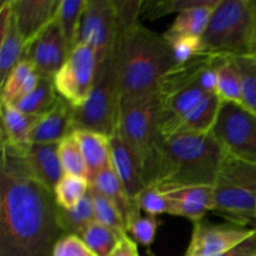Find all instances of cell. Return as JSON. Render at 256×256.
<instances>
[{
	"label": "cell",
	"mask_w": 256,
	"mask_h": 256,
	"mask_svg": "<svg viewBox=\"0 0 256 256\" xmlns=\"http://www.w3.org/2000/svg\"><path fill=\"white\" fill-rule=\"evenodd\" d=\"M54 192L32 175L24 152L2 142L0 256H52L64 236Z\"/></svg>",
	"instance_id": "1"
},
{
	"label": "cell",
	"mask_w": 256,
	"mask_h": 256,
	"mask_svg": "<svg viewBox=\"0 0 256 256\" xmlns=\"http://www.w3.org/2000/svg\"><path fill=\"white\" fill-rule=\"evenodd\" d=\"M114 56L122 104L155 94L162 78L176 66L164 34L142 22L118 30Z\"/></svg>",
	"instance_id": "2"
},
{
	"label": "cell",
	"mask_w": 256,
	"mask_h": 256,
	"mask_svg": "<svg viewBox=\"0 0 256 256\" xmlns=\"http://www.w3.org/2000/svg\"><path fill=\"white\" fill-rule=\"evenodd\" d=\"M226 152L212 132H182L160 138L150 185L160 190L214 186Z\"/></svg>",
	"instance_id": "3"
},
{
	"label": "cell",
	"mask_w": 256,
	"mask_h": 256,
	"mask_svg": "<svg viewBox=\"0 0 256 256\" xmlns=\"http://www.w3.org/2000/svg\"><path fill=\"white\" fill-rule=\"evenodd\" d=\"M255 14L256 0H220L202 36L204 54L250 55Z\"/></svg>",
	"instance_id": "4"
},
{
	"label": "cell",
	"mask_w": 256,
	"mask_h": 256,
	"mask_svg": "<svg viewBox=\"0 0 256 256\" xmlns=\"http://www.w3.org/2000/svg\"><path fill=\"white\" fill-rule=\"evenodd\" d=\"M159 124L160 102L156 92L122 104L118 132L134 155L146 186L154 176Z\"/></svg>",
	"instance_id": "5"
},
{
	"label": "cell",
	"mask_w": 256,
	"mask_h": 256,
	"mask_svg": "<svg viewBox=\"0 0 256 256\" xmlns=\"http://www.w3.org/2000/svg\"><path fill=\"white\" fill-rule=\"evenodd\" d=\"M215 209L226 222L250 228L256 222V165L225 155L214 184Z\"/></svg>",
	"instance_id": "6"
},
{
	"label": "cell",
	"mask_w": 256,
	"mask_h": 256,
	"mask_svg": "<svg viewBox=\"0 0 256 256\" xmlns=\"http://www.w3.org/2000/svg\"><path fill=\"white\" fill-rule=\"evenodd\" d=\"M122 95L118 82L115 56L98 65L89 96L72 110V129L99 132L112 138L119 128Z\"/></svg>",
	"instance_id": "7"
},
{
	"label": "cell",
	"mask_w": 256,
	"mask_h": 256,
	"mask_svg": "<svg viewBox=\"0 0 256 256\" xmlns=\"http://www.w3.org/2000/svg\"><path fill=\"white\" fill-rule=\"evenodd\" d=\"M212 132L228 155L256 165V115L242 104L222 102Z\"/></svg>",
	"instance_id": "8"
},
{
	"label": "cell",
	"mask_w": 256,
	"mask_h": 256,
	"mask_svg": "<svg viewBox=\"0 0 256 256\" xmlns=\"http://www.w3.org/2000/svg\"><path fill=\"white\" fill-rule=\"evenodd\" d=\"M118 40L116 12L112 0H86L76 44L92 48L96 64L102 65L114 55Z\"/></svg>",
	"instance_id": "9"
},
{
	"label": "cell",
	"mask_w": 256,
	"mask_h": 256,
	"mask_svg": "<svg viewBox=\"0 0 256 256\" xmlns=\"http://www.w3.org/2000/svg\"><path fill=\"white\" fill-rule=\"evenodd\" d=\"M96 56L85 44H76L62 69L54 76L56 92L72 108L84 104L94 85L96 75Z\"/></svg>",
	"instance_id": "10"
},
{
	"label": "cell",
	"mask_w": 256,
	"mask_h": 256,
	"mask_svg": "<svg viewBox=\"0 0 256 256\" xmlns=\"http://www.w3.org/2000/svg\"><path fill=\"white\" fill-rule=\"evenodd\" d=\"M256 226H239L225 222L212 224L204 219L192 222L189 246L184 256H220L252 236Z\"/></svg>",
	"instance_id": "11"
},
{
	"label": "cell",
	"mask_w": 256,
	"mask_h": 256,
	"mask_svg": "<svg viewBox=\"0 0 256 256\" xmlns=\"http://www.w3.org/2000/svg\"><path fill=\"white\" fill-rule=\"evenodd\" d=\"M69 55V48L56 19H54L35 39L25 45L22 60L29 62L40 78L54 79Z\"/></svg>",
	"instance_id": "12"
},
{
	"label": "cell",
	"mask_w": 256,
	"mask_h": 256,
	"mask_svg": "<svg viewBox=\"0 0 256 256\" xmlns=\"http://www.w3.org/2000/svg\"><path fill=\"white\" fill-rule=\"evenodd\" d=\"M60 0H12L15 22L24 44H29L56 16Z\"/></svg>",
	"instance_id": "13"
},
{
	"label": "cell",
	"mask_w": 256,
	"mask_h": 256,
	"mask_svg": "<svg viewBox=\"0 0 256 256\" xmlns=\"http://www.w3.org/2000/svg\"><path fill=\"white\" fill-rule=\"evenodd\" d=\"M172 200V214L174 216H182L192 222L204 219L209 212L215 209L214 186L196 185L182 186L170 190H162Z\"/></svg>",
	"instance_id": "14"
},
{
	"label": "cell",
	"mask_w": 256,
	"mask_h": 256,
	"mask_svg": "<svg viewBox=\"0 0 256 256\" xmlns=\"http://www.w3.org/2000/svg\"><path fill=\"white\" fill-rule=\"evenodd\" d=\"M24 48V40L15 22L12 0H4L0 5V85L22 62Z\"/></svg>",
	"instance_id": "15"
},
{
	"label": "cell",
	"mask_w": 256,
	"mask_h": 256,
	"mask_svg": "<svg viewBox=\"0 0 256 256\" xmlns=\"http://www.w3.org/2000/svg\"><path fill=\"white\" fill-rule=\"evenodd\" d=\"M72 110V104L60 96L54 108L38 119L30 135V142L54 144L70 136L74 132Z\"/></svg>",
	"instance_id": "16"
},
{
	"label": "cell",
	"mask_w": 256,
	"mask_h": 256,
	"mask_svg": "<svg viewBox=\"0 0 256 256\" xmlns=\"http://www.w3.org/2000/svg\"><path fill=\"white\" fill-rule=\"evenodd\" d=\"M58 148L59 142L54 144L32 142L24 152L30 172L52 192H54L56 184L64 176Z\"/></svg>",
	"instance_id": "17"
},
{
	"label": "cell",
	"mask_w": 256,
	"mask_h": 256,
	"mask_svg": "<svg viewBox=\"0 0 256 256\" xmlns=\"http://www.w3.org/2000/svg\"><path fill=\"white\" fill-rule=\"evenodd\" d=\"M110 146H112V166H114L119 179L122 180L129 198L132 199V202H134L135 198L146 186L139 165H138L132 152H130L128 145L122 140L119 132H116L110 138Z\"/></svg>",
	"instance_id": "18"
},
{
	"label": "cell",
	"mask_w": 256,
	"mask_h": 256,
	"mask_svg": "<svg viewBox=\"0 0 256 256\" xmlns=\"http://www.w3.org/2000/svg\"><path fill=\"white\" fill-rule=\"evenodd\" d=\"M2 102V142L22 152L29 148L30 135L39 118L32 116L14 105Z\"/></svg>",
	"instance_id": "19"
},
{
	"label": "cell",
	"mask_w": 256,
	"mask_h": 256,
	"mask_svg": "<svg viewBox=\"0 0 256 256\" xmlns=\"http://www.w3.org/2000/svg\"><path fill=\"white\" fill-rule=\"evenodd\" d=\"M74 136L86 162L88 172H89L88 179L90 182L100 170L112 164L110 138L88 130H76L74 132Z\"/></svg>",
	"instance_id": "20"
},
{
	"label": "cell",
	"mask_w": 256,
	"mask_h": 256,
	"mask_svg": "<svg viewBox=\"0 0 256 256\" xmlns=\"http://www.w3.org/2000/svg\"><path fill=\"white\" fill-rule=\"evenodd\" d=\"M90 188L99 194L104 195L109 200H112L124 216L125 222L135 212H139L134 202L128 195L122 180L118 176L112 164L108 165L102 170H100L92 180H90Z\"/></svg>",
	"instance_id": "21"
},
{
	"label": "cell",
	"mask_w": 256,
	"mask_h": 256,
	"mask_svg": "<svg viewBox=\"0 0 256 256\" xmlns=\"http://www.w3.org/2000/svg\"><path fill=\"white\" fill-rule=\"evenodd\" d=\"M220 105L222 100L216 94L209 95L195 109L179 120L168 136L182 132H210L216 122Z\"/></svg>",
	"instance_id": "22"
},
{
	"label": "cell",
	"mask_w": 256,
	"mask_h": 256,
	"mask_svg": "<svg viewBox=\"0 0 256 256\" xmlns=\"http://www.w3.org/2000/svg\"><path fill=\"white\" fill-rule=\"evenodd\" d=\"M219 2L220 0H210L206 5L178 14L174 22L164 32V36L166 39L182 36L202 38L209 24L212 10Z\"/></svg>",
	"instance_id": "23"
},
{
	"label": "cell",
	"mask_w": 256,
	"mask_h": 256,
	"mask_svg": "<svg viewBox=\"0 0 256 256\" xmlns=\"http://www.w3.org/2000/svg\"><path fill=\"white\" fill-rule=\"evenodd\" d=\"M39 82V75L35 72L34 66L26 60H22L2 86V102L6 104L15 105L20 100L29 95Z\"/></svg>",
	"instance_id": "24"
},
{
	"label": "cell",
	"mask_w": 256,
	"mask_h": 256,
	"mask_svg": "<svg viewBox=\"0 0 256 256\" xmlns=\"http://www.w3.org/2000/svg\"><path fill=\"white\" fill-rule=\"evenodd\" d=\"M59 98L60 95L56 92L54 79L39 76V82L35 89L24 99L16 102L14 106H16L25 114L40 118L54 108Z\"/></svg>",
	"instance_id": "25"
},
{
	"label": "cell",
	"mask_w": 256,
	"mask_h": 256,
	"mask_svg": "<svg viewBox=\"0 0 256 256\" xmlns=\"http://www.w3.org/2000/svg\"><path fill=\"white\" fill-rule=\"evenodd\" d=\"M94 222V202H92V195L90 192V189L88 194L74 208L69 210L60 208L59 210V224L64 232V235L82 236L86 228Z\"/></svg>",
	"instance_id": "26"
},
{
	"label": "cell",
	"mask_w": 256,
	"mask_h": 256,
	"mask_svg": "<svg viewBox=\"0 0 256 256\" xmlns=\"http://www.w3.org/2000/svg\"><path fill=\"white\" fill-rule=\"evenodd\" d=\"M216 95L222 102L242 104V85L239 69L232 58L222 56L218 62Z\"/></svg>",
	"instance_id": "27"
},
{
	"label": "cell",
	"mask_w": 256,
	"mask_h": 256,
	"mask_svg": "<svg viewBox=\"0 0 256 256\" xmlns=\"http://www.w3.org/2000/svg\"><path fill=\"white\" fill-rule=\"evenodd\" d=\"M85 2L86 0H60L59 8H58L55 19L62 30V34L66 42L70 52L76 45L78 30H79Z\"/></svg>",
	"instance_id": "28"
},
{
	"label": "cell",
	"mask_w": 256,
	"mask_h": 256,
	"mask_svg": "<svg viewBox=\"0 0 256 256\" xmlns=\"http://www.w3.org/2000/svg\"><path fill=\"white\" fill-rule=\"evenodd\" d=\"M125 234L94 222L86 228L82 238L96 256H110Z\"/></svg>",
	"instance_id": "29"
},
{
	"label": "cell",
	"mask_w": 256,
	"mask_h": 256,
	"mask_svg": "<svg viewBox=\"0 0 256 256\" xmlns=\"http://www.w3.org/2000/svg\"><path fill=\"white\" fill-rule=\"evenodd\" d=\"M90 189L89 180L85 178L64 174L54 189V196L59 208L69 210L74 208Z\"/></svg>",
	"instance_id": "30"
},
{
	"label": "cell",
	"mask_w": 256,
	"mask_h": 256,
	"mask_svg": "<svg viewBox=\"0 0 256 256\" xmlns=\"http://www.w3.org/2000/svg\"><path fill=\"white\" fill-rule=\"evenodd\" d=\"M58 152H59V158L60 162H62L64 174L85 178V179L89 178L86 162H85L84 156H82L79 144L75 139L74 132L59 142Z\"/></svg>",
	"instance_id": "31"
},
{
	"label": "cell",
	"mask_w": 256,
	"mask_h": 256,
	"mask_svg": "<svg viewBox=\"0 0 256 256\" xmlns=\"http://www.w3.org/2000/svg\"><path fill=\"white\" fill-rule=\"evenodd\" d=\"M242 76V105L256 115V59L252 55L232 58Z\"/></svg>",
	"instance_id": "32"
},
{
	"label": "cell",
	"mask_w": 256,
	"mask_h": 256,
	"mask_svg": "<svg viewBox=\"0 0 256 256\" xmlns=\"http://www.w3.org/2000/svg\"><path fill=\"white\" fill-rule=\"evenodd\" d=\"M210 0H152L144 2L142 16L155 20L169 14H182L186 10L206 5Z\"/></svg>",
	"instance_id": "33"
},
{
	"label": "cell",
	"mask_w": 256,
	"mask_h": 256,
	"mask_svg": "<svg viewBox=\"0 0 256 256\" xmlns=\"http://www.w3.org/2000/svg\"><path fill=\"white\" fill-rule=\"evenodd\" d=\"M90 192H92V202H94L95 222L108 228H112V229L122 232V234H128L126 222H125V219L120 212L119 208L112 200L92 190V188H90Z\"/></svg>",
	"instance_id": "34"
},
{
	"label": "cell",
	"mask_w": 256,
	"mask_h": 256,
	"mask_svg": "<svg viewBox=\"0 0 256 256\" xmlns=\"http://www.w3.org/2000/svg\"><path fill=\"white\" fill-rule=\"evenodd\" d=\"M159 219L154 215H142V212H135L126 222L128 235L142 246H152L156 236Z\"/></svg>",
	"instance_id": "35"
},
{
	"label": "cell",
	"mask_w": 256,
	"mask_h": 256,
	"mask_svg": "<svg viewBox=\"0 0 256 256\" xmlns=\"http://www.w3.org/2000/svg\"><path fill=\"white\" fill-rule=\"evenodd\" d=\"M140 212H146V215L172 214V200L166 192L160 190L154 185H148L132 202Z\"/></svg>",
	"instance_id": "36"
},
{
	"label": "cell",
	"mask_w": 256,
	"mask_h": 256,
	"mask_svg": "<svg viewBox=\"0 0 256 256\" xmlns=\"http://www.w3.org/2000/svg\"><path fill=\"white\" fill-rule=\"evenodd\" d=\"M168 42H169L170 48H172L176 65L185 64V62H192V60L200 56V55H204L202 38L182 36L168 39Z\"/></svg>",
	"instance_id": "37"
},
{
	"label": "cell",
	"mask_w": 256,
	"mask_h": 256,
	"mask_svg": "<svg viewBox=\"0 0 256 256\" xmlns=\"http://www.w3.org/2000/svg\"><path fill=\"white\" fill-rule=\"evenodd\" d=\"M112 2L116 12L118 30H124L140 22L144 5L142 0H112Z\"/></svg>",
	"instance_id": "38"
},
{
	"label": "cell",
	"mask_w": 256,
	"mask_h": 256,
	"mask_svg": "<svg viewBox=\"0 0 256 256\" xmlns=\"http://www.w3.org/2000/svg\"><path fill=\"white\" fill-rule=\"evenodd\" d=\"M52 256H96L78 235H64L54 248Z\"/></svg>",
	"instance_id": "39"
},
{
	"label": "cell",
	"mask_w": 256,
	"mask_h": 256,
	"mask_svg": "<svg viewBox=\"0 0 256 256\" xmlns=\"http://www.w3.org/2000/svg\"><path fill=\"white\" fill-rule=\"evenodd\" d=\"M220 256H256V230L245 242Z\"/></svg>",
	"instance_id": "40"
},
{
	"label": "cell",
	"mask_w": 256,
	"mask_h": 256,
	"mask_svg": "<svg viewBox=\"0 0 256 256\" xmlns=\"http://www.w3.org/2000/svg\"><path fill=\"white\" fill-rule=\"evenodd\" d=\"M110 256H139L136 242L129 235L125 234Z\"/></svg>",
	"instance_id": "41"
},
{
	"label": "cell",
	"mask_w": 256,
	"mask_h": 256,
	"mask_svg": "<svg viewBox=\"0 0 256 256\" xmlns=\"http://www.w3.org/2000/svg\"><path fill=\"white\" fill-rule=\"evenodd\" d=\"M250 55L256 59V14H255V22L254 29H252V50H250Z\"/></svg>",
	"instance_id": "42"
}]
</instances>
